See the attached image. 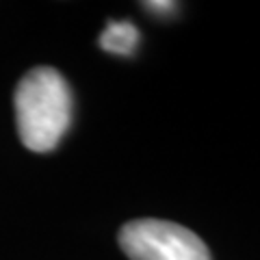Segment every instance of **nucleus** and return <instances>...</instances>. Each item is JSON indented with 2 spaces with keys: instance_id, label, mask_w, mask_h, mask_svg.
Returning a JSON list of instances; mask_svg holds the SVG:
<instances>
[{
  "instance_id": "1",
  "label": "nucleus",
  "mask_w": 260,
  "mask_h": 260,
  "mask_svg": "<svg viewBox=\"0 0 260 260\" xmlns=\"http://www.w3.org/2000/svg\"><path fill=\"white\" fill-rule=\"evenodd\" d=\"M20 141L30 152L54 150L72 124V91L54 68H35L15 89Z\"/></svg>"
},
{
  "instance_id": "2",
  "label": "nucleus",
  "mask_w": 260,
  "mask_h": 260,
  "mask_svg": "<svg viewBox=\"0 0 260 260\" xmlns=\"http://www.w3.org/2000/svg\"><path fill=\"white\" fill-rule=\"evenodd\" d=\"M117 241L130 260H210L198 234L167 219H133L121 225Z\"/></svg>"
},
{
  "instance_id": "3",
  "label": "nucleus",
  "mask_w": 260,
  "mask_h": 260,
  "mask_svg": "<svg viewBox=\"0 0 260 260\" xmlns=\"http://www.w3.org/2000/svg\"><path fill=\"white\" fill-rule=\"evenodd\" d=\"M139 46V30L130 22H109L100 35V48L111 54L130 56Z\"/></svg>"
},
{
  "instance_id": "4",
  "label": "nucleus",
  "mask_w": 260,
  "mask_h": 260,
  "mask_svg": "<svg viewBox=\"0 0 260 260\" xmlns=\"http://www.w3.org/2000/svg\"><path fill=\"white\" fill-rule=\"evenodd\" d=\"M143 7L148 9L150 13H156V15H167V13H174L178 9L176 3H169V0H150V3H143Z\"/></svg>"
}]
</instances>
